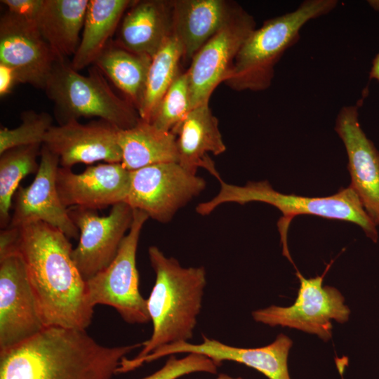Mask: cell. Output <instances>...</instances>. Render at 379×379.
I'll list each match as a JSON object with an SVG mask.
<instances>
[{"label":"cell","instance_id":"obj_1","mask_svg":"<svg viewBox=\"0 0 379 379\" xmlns=\"http://www.w3.org/2000/svg\"><path fill=\"white\" fill-rule=\"evenodd\" d=\"M18 228L17 250L25 261L44 326L86 330L94 307L73 260L69 238L43 222Z\"/></svg>","mask_w":379,"mask_h":379},{"label":"cell","instance_id":"obj_2","mask_svg":"<svg viewBox=\"0 0 379 379\" xmlns=\"http://www.w3.org/2000/svg\"><path fill=\"white\" fill-rule=\"evenodd\" d=\"M141 346H105L86 330L46 326L0 352V379H112L121 359Z\"/></svg>","mask_w":379,"mask_h":379},{"label":"cell","instance_id":"obj_3","mask_svg":"<svg viewBox=\"0 0 379 379\" xmlns=\"http://www.w3.org/2000/svg\"><path fill=\"white\" fill-rule=\"evenodd\" d=\"M148 255L156 274L147 299L153 331L150 338L142 343L136 359L166 345L187 342L192 338L206 284L204 267H183L155 246L149 248Z\"/></svg>","mask_w":379,"mask_h":379},{"label":"cell","instance_id":"obj_4","mask_svg":"<svg viewBox=\"0 0 379 379\" xmlns=\"http://www.w3.org/2000/svg\"><path fill=\"white\" fill-rule=\"evenodd\" d=\"M219 182L220 189L218 193L211 199L199 204L196 207L197 213L206 215L220 205L232 202L244 205L260 201L276 207L283 214L278 222L283 255L292 263L287 246V232L291 220L299 215H313L354 223L362 228L373 241L377 242L376 225L366 213L357 193L350 186L341 188L331 196L307 197L279 192L267 180L249 182L244 186L226 183L222 180Z\"/></svg>","mask_w":379,"mask_h":379},{"label":"cell","instance_id":"obj_5","mask_svg":"<svg viewBox=\"0 0 379 379\" xmlns=\"http://www.w3.org/2000/svg\"><path fill=\"white\" fill-rule=\"evenodd\" d=\"M338 4L337 0H305L293 11L265 20L244 42L224 83L237 91L270 88L275 66L297 43L302 28L330 13Z\"/></svg>","mask_w":379,"mask_h":379},{"label":"cell","instance_id":"obj_6","mask_svg":"<svg viewBox=\"0 0 379 379\" xmlns=\"http://www.w3.org/2000/svg\"><path fill=\"white\" fill-rule=\"evenodd\" d=\"M44 90L55 105L60 124L80 117H98L125 130L140 120L136 108L113 91L94 65L88 75H82L67 59L58 60Z\"/></svg>","mask_w":379,"mask_h":379},{"label":"cell","instance_id":"obj_7","mask_svg":"<svg viewBox=\"0 0 379 379\" xmlns=\"http://www.w3.org/2000/svg\"><path fill=\"white\" fill-rule=\"evenodd\" d=\"M149 218L143 211L133 209L131 226L112 262L87 281L91 305H105L114 308L127 323L145 324L149 315L147 300L139 290L136 252L142 228Z\"/></svg>","mask_w":379,"mask_h":379},{"label":"cell","instance_id":"obj_8","mask_svg":"<svg viewBox=\"0 0 379 379\" xmlns=\"http://www.w3.org/2000/svg\"><path fill=\"white\" fill-rule=\"evenodd\" d=\"M206 182L178 162H164L131 171L127 203L161 223L205 190Z\"/></svg>","mask_w":379,"mask_h":379},{"label":"cell","instance_id":"obj_9","mask_svg":"<svg viewBox=\"0 0 379 379\" xmlns=\"http://www.w3.org/2000/svg\"><path fill=\"white\" fill-rule=\"evenodd\" d=\"M321 276L305 279L298 270L300 288L294 303L289 307L272 305L255 310L252 316L255 321L270 326H281L317 334L325 341L332 335L331 320L344 323L350 313L344 305V298L335 288L322 286Z\"/></svg>","mask_w":379,"mask_h":379},{"label":"cell","instance_id":"obj_10","mask_svg":"<svg viewBox=\"0 0 379 379\" xmlns=\"http://www.w3.org/2000/svg\"><path fill=\"white\" fill-rule=\"evenodd\" d=\"M68 213L79 230L77 246L72 258L80 274L87 281L105 269L114 260L130 230L133 209L126 202L112 206L107 215L82 207L67 208Z\"/></svg>","mask_w":379,"mask_h":379},{"label":"cell","instance_id":"obj_11","mask_svg":"<svg viewBox=\"0 0 379 379\" xmlns=\"http://www.w3.org/2000/svg\"><path fill=\"white\" fill-rule=\"evenodd\" d=\"M255 28L253 17L240 6L230 21L193 56L187 70L192 109L209 103L211 94L227 79L237 53Z\"/></svg>","mask_w":379,"mask_h":379},{"label":"cell","instance_id":"obj_12","mask_svg":"<svg viewBox=\"0 0 379 379\" xmlns=\"http://www.w3.org/2000/svg\"><path fill=\"white\" fill-rule=\"evenodd\" d=\"M45 327L22 255L15 250L0 255V352L30 339Z\"/></svg>","mask_w":379,"mask_h":379},{"label":"cell","instance_id":"obj_13","mask_svg":"<svg viewBox=\"0 0 379 379\" xmlns=\"http://www.w3.org/2000/svg\"><path fill=\"white\" fill-rule=\"evenodd\" d=\"M58 157L42 145L39 167L27 187L19 186L13 198L9 227H20L37 222L48 224L69 239H79V230L62 203L56 185Z\"/></svg>","mask_w":379,"mask_h":379},{"label":"cell","instance_id":"obj_14","mask_svg":"<svg viewBox=\"0 0 379 379\" xmlns=\"http://www.w3.org/2000/svg\"><path fill=\"white\" fill-rule=\"evenodd\" d=\"M292 344V340L284 334H279L271 344L258 348L233 347L203 335L200 344L180 342L166 345L142 358L128 359L126 366L133 371L145 363L168 355L196 353L208 357L219 366L225 361H231L254 368L268 379H291L287 361Z\"/></svg>","mask_w":379,"mask_h":379},{"label":"cell","instance_id":"obj_15","mask_svg":"<svg viewBox=\"0 0 379 379\" xmlns=\"http://www.w3.org/2000/svg\"><path fill=\"white\" fill-rule=\"evenodd\" d=\"M58 60L36 23L9 12L0 19V63L12 68L19 83L44 89Z\"/></svg>","mask_w":379,"mask_h":379},{"label":"cell","instance_id":"obj_16","mask_svg":"<svg viewBox=\"0 0 379 379\" xmlns=\"http://www.w3.org/2000/svg\"><path fill=\"white\" fill-rule=\"evenodd\" d=\"M119 131L102 120L86 124L70 120L53 126L46 133L43 145L58 157L60 166L64 168L100 161L121 163Z\"/></svg>","mask_w":379,"mask_h":379},{"label":"cell","instance_id":"obj_17","mask_svg":"<svg viewBox=\"0 0 379 379\" xmlns=\"http://www.w3.org/2000/svg\"><path fill=\"white\" fill-rule=\"evenodd\" d=\"M335 131L347 155L352 188L366 213L379 225V151L362 130L359 106H343L337 114Z\"/></svg>","mask_w":379,"mask_h":379},{"label":"cell","instance_id":"obj_18","mask_svg":"<svg viewBox=\"0 0 379 379\" xmlns=\"http://www.w3.org/2000/svg\"><path fill=\"white\" fill-rule=\"evenodd\" d=\"M131 185V171L121 163L99 164L80 173L60 166L56 177L59 197L66 208L98 210L126 202Z\"/></svg>","mask_w":379,"mask_h":379},{"label":"cell","instance_id":"obj_19","mask_svg":"<svg viewBox=\"0 0 379 379\" xmlns=\"http://www.w3.org/2000/svg\"><path fill=\"white\" fill-rule=\"evenodd\" d=\"M173 133L176 135L178 163L182 168L192 174L204 168L222 180L208 154H222L226 146L208 103L192 109Z\"/></svg>","mask_w":379,"mask_h":379},{"label":"cell","instance_id":"obj_20","mask_svg":"<svg viewBox=\"0 0 379 379\" xmlns=\"http://www.w3.org/2000/svg\"><path fill=\"white\" fill-rule=\"evenodd\" d=\"M240 6L225 0L173 1V33L185 60L197 51L232 18Z\"/></svg>","mask_w":379,"mask_h":379},{"label":"cell","instance_id":"obj_21","mask_svg":"<svg viewBox=\"0 0 379 379\" xmlns=\"http://www.w3.org/2000/svg\"><path fill=\"white\" fill-rule=\"evenodd\" d=\"M118 31V44L152 58L173 33V1H133Z\"/></svg>","mask_w":379,"mask_h":379},{"label":"cell","instance_id":"obj_22","mask_svg":"<svg viewBox=\"0 0 379 379\" xmlns=\"http://www.w3.org/2000/svg\"><path fill=\"white\" fill-rule=\"evenodd\" d=\"M88 0H45L36 25L58 60L75 54Z\"/></svg>","mask_w":379,"mask_h":379},{"label":"cell","instance_id":"obj_23","mask_svg":"<svg viewBox=\"0 0 379 379\" xmlns=\"http://www.w3.org/2000/svg\"><path fill=\"white\" fill-rule=\"evenodd\" d=\"M133 1L90 0L79 47L70 61L79 71L93 65L102 52L121 19Z\"/></svg>","mask_w":379,"mask_h":379},{"label":"cell","instance_id":"obj_24","mask_svg":"<svg viewBox=\"0 0 379 379\" xmlns=\"http://www.w3.org/2000/svg\"><path fill=\"white\" fill-rule=\"evenodd\" d=\"M121 164L128 171L164 162H178L176 135L140 119L132 128L119 130Z\"/></svg>","mask_w":379,"mask_h":379},{"label":"cell","instance_id":"obj_25","mask_svg":"<svg viewBox=\"0 0 379 379\" xmlns=\"http://www.w3.org/2000/svg\"><path fill=\"white\" fill-rule=\"evenodd\" d=\"M152 58L111 40L93 63L138 110L145 92Z\"/></svg>","mask_w":379,"mask_h":379},{"label":"cell","instance_id":"obj_26","mask_svg":"<svg viewBox=\"0 0 379 379\" xmlns=\"http://www.w3.org/2000/svg\"><path fill=\"white\" fill-rule=\"evenodd\" d=\"M182 44L172 33L152 57L145 92L138 109L140 119L151 122L164 95L180 74Z\"/></svg>","mask_w":379,"mask_h":379},{"label":"cell","instance_id":"obj_27","mask_svg":"<svg viewBox=\"0 0 379 379\" xmlns=\"http://www.w3.org/2000/svg\"><path fill=\"white\" fill-rule=\"evenodd\" d=\"M42 145L16 147L0 154V227H8L13 196L22 179L36 173Z\"/></svg>","mask_w":379,"mask_h":379},{"label":"cell","instance_id":"obj_28","mask_svg":"<svg viewBox=\"0 0 379 379\" xmlns=\"http://www.w3.org/2000/svg\"><path fill=\"white\" fill-rule=\"evenodd\" d=\"M191 109L187 73L180 72L164 95L150 123L161 131L173 132Z\"/></svg>","mask_w":379,"mask_h":379},{"label":"cell","instance_id":"obj_29","mask_svg":"<svg viewBox=\"0 0 379 379\" xmlns=\"http://www.w3.org/2000/svg\"><path fill=\"white\" fill-rule=\"evenodd\" d=\"M21 120L22 123L16 128H1L0 154L16 147L43 145L46 133L53 126L52 117L46 112L25 111Z\"/></svg>","mask_w":379,"mask_h":379},{"label":"cell","instance_id":"obj_30","mask_svg":"<svg viewBox=\"0 0 379 379\" xmlns=\"http://www.w3.org/2000/svg\"><path fill=\"white\" fill-rule=\"evenodd\" d=\"M219 366L211 359L203 354L190 353L181 359L171 355L162 368L142 379H178L196 372L216 374Z\"/></svg>","mask_w":379,"mask_h":379},{"label":"cell","instance_id":"obj_31","mask_svg":"<svg viewBox=\"0 0 379 379\" xmlns=\"http://www.w3.org/2000/svg\"><path fill=\"white\" fill-rule=\"evenodd\" d=\"M45 0H1L8 12L36 23Z\"/></svg>","mask_w":379,"mask_h":379},{"label":"cell","instance_id":"obj_32","mask_svg":"<svg viewBox=\"0 0 379 379\" xmlns=\"http://www.w3.org/2000/svg\"><path fill=\"white\" fill-rule=\"evenodd\" d=\"M19 83L18 77L15 71L0 63V95L4 97L9 94L13 87Z\"/></svg>","mask_w":379,"mask_h":379},{"label":"cell","instance_id":"obj_33","mask_svg":"<svg viewBox=\"0 0 379 379\" xmlns=\"http://www.w3.org/2000/svg\"><path fill=\"white\" fill-rule=\"evenodd\" d=\"M370 79H374L379 82V52L372 61V65L369 72Z\"/></svg>","mask_w":379,"mask_h":379},{"label":"cell","instance_id":"obj_34","mask_svg":"<svg viewBox=\"0 0 379 379\" xmlns=\"http://www.w3.org/2000/svg\"><path fill=\"white\" fill-rule=\"evenodd\" d=\"M214 379H243V378H241V377L233 378V377H232L230 375H228L227 374L221 373L217 378H215Z\"/></svg>","mask_w":379,"mask_h":379}]
</instances>
